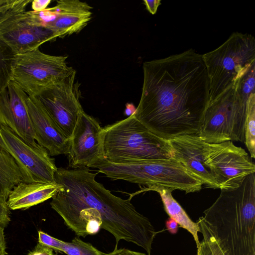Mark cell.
<instances>
[{"label":"cell","instance_id":"13","mask_svg":"<svg viewBox=\"0 0 255 255\" xmlns=\"http://www.w3.org/2000/svg\"><path fill=\"white\" fill-rule=\"evenodd\" d=\"M67 155L72 168L92 167L105 159L103 128L84 111L80 114L69 139Z\"/></svg>","mask_w":255,"mask_h":255},{"label":"cell","instance_id":"29","mask_svg":"<svg viewBox=\"0 0 255 255\" xmlns=\"http://www.w3.org/2000/svg\"><path fill=\"white\" fill-rule=\"evenodd\" d=\"M51 0H34L32 1L31 7L33 11L40 12L47 9Z\"/></svg>","mask_w":255,"mask_h":255},{"label":"cell","instance_id":"25","mask_svg":"<svg viewBox=\"0 0 255 255\" xmlns=\"http://www.w3.org/2000/svg\"><path fill=\"white\" fill-rule=\"evenodd\" d=\"M31 0H6L0 5V23L19 11L26 9Z\"/></svg>","mask_w":255,"mask_h":255},{"label":"cell","instance_id":"16","mask_svg":"<svg viewBox=\"0 0 255 255\" xmlns=\"http://www.w3.org/2000/svg\"><path fill=\"white\" fill-rule=\"evenodd\" d=\"M26 104L37 143L50 156L67 154L69 139L35 96H28Z\"/></svg>","mask_w":255,"mask_h":255},{"label":"cell","instance_id":"11","mask_svg":"<svg viewBox=\"0 0 255 255\" xmlns=\"http://www.w3.org/2000/svg\"><path fill=\"white\" fill-rule=\"evenodd\" d=\"M76 76L74 69L62 81L35 96L69 139L84 111L80 102V84Z\"/></svg>","mask_w":255,"mask_h":255},{"label":"cell","instance_id":"26","mask_svg":"<svg viewBox=\"0 0 255 255\" xmlns=\"http://www.w3.org/2000/svg\"><path fill=\"white\" fill-rule=\"evenodd\" d=\"M196 223L200 229V232L203 235V240L209 245L212 255H225L215 237L207 227L203 217H200Z\"/></svg>","mask_w":255,"mask_h":255},{"label":"cell","instance_id":"23","mask_svg":"<svg viewBox=\"0 0 255 255\" xmlns=\"http://www.w3.org/2000/svg\"><path fill=\"white\" fill-rule=\"evenodd\" d=\"M245 144L251 156L255 158V93L252 94L247 101L245 122Z\"/></svg>","mask_w":255,"mask_h":255},{"label":"cell","instance_id":"30","mask_svg":"<svg viewBox=\"0 0 255 255\" xmlns=\"http://www.w3.org/2000/svg\"><path fill=\"white\" fill-rule=\"evenodd\" d=\"M108 255H147L144 253L132 251L125 248L118 249L117 246L115 247L114 250L109 253Z\"/></svg>","mask_w":255,"mask_h":255},{"label":"cell","instance_id":"12","mask_svg":"<svg viewBox=\"0 0 255 255\" xmlns=\"http://www.w3.org/2000/svg\"><path fill=\"white\" fill-rule=\"evenodd\" d=\"M0 38L19 55L39 48L57 37L39 12L24 10L0 23Z\"/></svg>","mask_w":255,"mask_h":255},{"label":"cell","instance_id":"32","mask_svg":"<svg viewBox=\"0 0 255 255\" xmlns=\"http://www.w3.org/2000/svg\"><path fill=\"white\" fill-rule=\"evenodd\" d=\"M4 227L0 225V255H6V245L4 235Z\"/></svg>","mask_w":255,"mask_h":255},{"label":"cell","instance_id":"19","mask_svg":"<svg viewBox=\"0 0 255 255\" xmlns=\"http://www.w3.org/2000/svg\"><path fill=\"white\" fill-rule=\"evenodd\" d=\"M148 191H156L159 193L166 213L181 227L186 230L192 235L198 249L200 244L198 236V233L200 232L199 226L197 223L190 218L185 210L173 197L172 191L162 187L150 186L141 188L133 194L135 195Z\"/></svg>","mask_w":255,"mask_h":255},{"label":"cell","instance_id":"1","mask_svg":"<svg viewBox=\"0 0 255 255\" xmlns=\"http://www.w3.org/2000/svg\"><path fill=\"white\" fill-rule=\"evenodd\" d=\"M143 80L135 117L166 140L198 134L209 101L202 55L190 49L143 64Z\"/></svg>","mask_w":255,"mask_h":255},{"label":"cell","instance_id":"7","mask_svg":"<svg viewBox=\"0 0 255 255\" xmlns=\"http://www.w3.org/2000/svg\"><path fill=\"white\" fill-rule=\"evenodd\" d=\"M248 100L239 93L235 83L209 101L197 135L210 143L230 140L245 143Z\"/></svg>","mask_w":255,"mask_h":255},{"label":"cell","instance_id":"17","mask_svg":"<svg viewBox=\"0 0 255 255\" xmlns=\"http://www.w3.org/2000/svg\"><path fill=\"white\" fill-rule=\"evenodd\" d=\"M55 19L46 26L53 31L57 38L77 33L89 22L93 7L79 0H60L53 7Z\"/></svg>","mask_w":255,"mask_h":255},{"label":"cell","instance_id":"24","mask_svg":"<svg viewBox=\"0 0 255 255\" xmlns=\"http://www.w3.org/2000/svg\"><path fill=\"white\" fill-rule=\"evenodd\" d=\"M255 65L235 83L239 93L247 100L252 94L255 93Z\"/></svg>","mask_w":255,"mask_h":255},{"label":"cell","instance_id":"10","mask_svg":"<svg viewBox=\"0 0 255 255\" xmlns=\"http://www.w3.org/2000/svg\"><path fill=\"white\" fill-rule=\"evenodd\" d=\"M0 147L14 159L23 182H55L54 158L39 145H31L6 127H0Z\"/></svg>","mask_w":255,"mask_h":255},{"label":"cell","instance_id":"34","mask_svg":"<svg viewBox=\"0 0 255 255\" xmlns=\"http://www.w3.org/2000/svg\"><path fill=\"white\" fill-rule=\"evenodd\" d=\"M165 225L168 231L172 234H175L178 231V224L177 222L171 218H169L166 221Z\"/></svg>","mask_w":255,"mask_h":255},{"label":"cell","instance_id":"27","mask_svg":"<svg viewBox=\"0 0 255 255\" xmlns=\"http://www.w3.org/2000/svg\"><path fill=\"white\" fill-rule=\"evenodd\" d=\"M10 221V212L7 200L0 196V225L6 227Z\"/></svg>","mask_w":255,"mask_h":255},{"label":"cell","instance_id":"3","mask_svg":"<svg viewBox=\"0 0 255 255\" xmlns=\"http://www.w3.org/2000/svg\"><path fill=\"white\" fill-rule=\"evenodd\" d=\"M202 216L225 255H255V173L221 191Z\"/></svg>","mask_w":255,"mask_h":255},{"label":"cell","instance_id":"35","mask_svg":"<svg viewBox=\"0 0 255 255\" xmlns=\"http://www.w3.org/2000/svg\"><path fill=\"white\" fill-rule=\"evenodd\" d=\"M136 108L131 103H127L126 105L125 114L128 117L134 114Z\"/></svg>","mask_w":255,"mask_h":255},{"label":"cell","instance_id":"28","mask_svg":"<svg viewBox=\"0 0 255 255\" xmlns=\"http://www.w3.org/2000/svg\"><path fill=\"white\" fill-rule=\"evenodd\" d=\"M53 251L54 250L48 246L38 243L27 255H56Z\"/></svg>","mask_w":255,"mask_h":255},{"label":"cell","instance_id":"22","mask_svg":"<svg viewBox=\"0 0 255 255\" xmlns=\"http://www.w3.org/2000/svg\"><path fill=\"white\" fill-rule=\"evenodd\" d=\"M16 55L0 38V94L12 81Z\"/></svg>","mask_w":255,"mask_h":255},{"label":"cell","instance_id":"21","mask_svg":"<svg viewBox=\"0 0 255 255\" xmlns=\"http://www.w3.org/2000/svg\"><path fill=\"white\" fill-rule=\"evenodd\" d=\"M22 182V175L12 156L0 147V196L7 200L13 188Z\"/></svg>","mask_w":255,"mask_h":255},{"label":"cell","instance_id":"33","mask_svg":"<svg viewBox=\"0 0 255 255\" xmlns=\"http://www.w3.org/2000/svg\"><path fill=\"white\" fill-rule=\"evenodd\" d=\"M197 255H212L207 243L203 240L197 249Z\"/></svg>","mask_w":255,"mask_h":255},{"label":"cell","instance_id":"14","mask_svg":"<svg viewBox=\"0 0 255 255\" xmlns=\"http://www.w3.org/2000/svg\"><path fill=\"white\" fill-rule=\"evenodd\" d=\"M28 95L12 80L0 94V127H6L35 146V133L26 104Z\"/></svg>","mask_w":255,"mask_h":255},{"label":"cell","instance_id":"2","mask_svg":"<svg viewBox=\"0 0 255 255\" xmlns=\"http://www.w3.org/2000/svg\"><path fill=\"white\" fill-rule=\"evenodd\" d=\"M97 173L88 168H57L55 182L60 188L52 198L51 208L78 237L94 235L102 228L115 238L142 248L151 255L155 230L130 202L113 194L97 182Z\"/></svg>","mask_w":255,"mask_h":255},{"label":"cell","instance_id":"8","mask_svg":"<svg viewBox=\"0 0 255 255\" xmlns=\"http://www.w3.org/2000/svg\"><path fill=\"white\" fill-rule=\"evenodd\" d=\"M67 56L44 53L39 49L16 55L12 80L29 96H36L62 81L74 69Z\"/></svg>","mask_w":255,"mask_h":255},{"label":"cell","instance_id":"15","mask_svg":"<svg viewBox=\"0 0 255 255\" xmlns=\"http://www.w3.org/2000/svg\"><path fill=\"white\" fill-rule=\"evenodd\" d=\"M172 158L180 162L193 176L208 188H219V185L205 164V141L197 135H179L167 140Z\"/></svg>","mask_w":255,"mask_h":255},{"label":"cell","instance_id":"36","mask_svg":"<svg viewBox=\"0 0 255 255\" xmlns=\"http://www.w3.org/2000/svg\"><path fill=\"white\" fill-rule=\"evenodd\" d=\"M6 0H0V5L4 3Z\"/></svg>","mask_w":255,"mask_h":255},{"label":"cell","instance_id":"31","mask_svg":"<svg viewBox=\"0 0 255 255\" xmlns=\"http://www.w3.org/2000/svg\"><path fill=\"white\" fill-rule=\"evenodd\" d=\"M143 2L147 10L152 14H154L156 12L157 8L161 4L160 0H144Z\"/></svg>","mask_w":255,"mask_h":255},{"label":"cell","instance_id":"6","mask_svg":"<svg viewBox=\"0 0 255 255\" xmlns=\"http://www.w3.org/2000/svg\"><path fill=\"white\" fill-rule=\"evenodd\" d=\"M209 83V101L215 99L255 65V38L233 33L216 49L202 55Z\"/></svg>","mask_w":255,"mask_h":255},{"label":"cell","instance_id":"18","mask_svg":"<svg viewBox=\"0 0 255 255\" xmlns=\"http://www.w3.org/2000/svg\"><path fill=\"white\" fill-rule=\"evenodd\" d=\"M60 188L56 182H23L10 192L7 203L9 210H25L52 198Z\"/></svg>","mask_w":255,"mask_h":255},{"label":"cell","instance_id":"5","mask_svg":"<svg viewBox=\"0 0 255 255\" xmlns=\"http://www.w3.org/2000/svg\"><path fill=\"white\" fill-rule=\"evenodd\" d=\"M92 167L98 168L99 172L113 180H123L147 187H162L171 191L179 190L193 193L199 191L203 185L173 158L130 163H114L105 159Z\"/></svg>","mask_w":255,"mask_h":255},{"label":"cell","instance_id":"20","mask_svg":"<svg viewBox=\"0 0 255 255\" xmlns=\"http://www.w3.org/2000/svg\"><path fill=\"white\" fill-rule=\"evenodd\" d=\"M38 243L44 244L54 250L63 252L67 255H108L96 248L92 244L75 237L71 242H66L53 237L43 231L38 232Z\"/></svg>","mask_w":255,"mask_h":255},{"label":"cell","instance_id":"4","mask_svg":"<svg viewBox=\"0 0 255 255\" xmlns=\"http://www.w3.org/2000/svg\"><path fill=\"white\" fill-rule=\"evenodd\" d=\"M105 159L117 163H130L172 158L167 140L151 132L134 116L103 128Z\"/></svg>","mask_w":255,"mask_h":255},{"label":"cell","instance_id":"9","mask_svg":"<svg viewBox=\"0 0 255 255\" xmlns=\"http://www.w3.org/2000/svg\"><path fill=\"white\" fill-rule=\"evenodd\" d=\"M204 152L205 164L221 191L239 187L247 176L255 173V165L248 153L232 141L205 142Z\"/></svg>","mask_w":255,"mask_h":255}]
</instances>
